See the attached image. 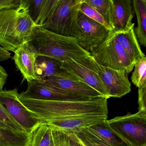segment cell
I'll use <instances>...</instances> for the list:
<instances>
[{"label": "cell", "mask_w": 146, "mask_h": 146, "mask_svg": "<svg viewBox=\"0 0 146 146\" xmlns=\"http://www.w3.org/2000/svg\"><path fill=\"white\" fill-rule=\"evenodd\" d=\"M17 88L2 90L0 92V103L18 124L32 134L44 122L21 102Z\"/></svg>", "instance_id": "7"}, {"label": "cell", "mask_w": 146, "mask_h": 146, "mask_svg": "<svg viewBox=\"0 0 146 146\" xmlns=\"http://www.w3.org/2000/svg\"><path fill=\"white\" fill-rule=\"evenodd\" d=\"M111 26L114 32L125 31L131 28L134 23V8L131 0H112Z\"/></svg>", "instance_id": "15"}, {"label": "cell", "mask_w": 146, "mask_h": 146, "mask_svg": "<svg viewBox=\"0 0 146 146\" xmlns=\"http://www.w3.org/2000/svg\"><path fill=\"white\" fill-rule=\"evenodd\" d=\"M132 2L137 19V25L134 29L135 34L139 44L146 47V1L133 0Z\"/></svg>", "instance_id": "21"}, {"label": "cell", "mask_w": 146, "mask_h": 146, "mask_svg": "<svg viewBox=\"0 0 146 146\" xmlns=\"http://www.w3.org/2000/svg\"><path fill=\"white\" fill-rule=\"evenodd\" d=\"M138 94L139 110L146 111V86L139 88Z\"/></svg>", "instance_id": "30"}, {"label": "cell", "mask_w": 146, "mask_h": 146, "mask_svg": "<svg viewBox=\"0 0 146 146\" xmlns=\"http://www.w3.org/2000/svg\"><path fill=\"white\" fill-rule=\"evenodd\" d=\"M61 63L59 60L46 56L37 57L35 67L36 78L42 80L61 72L63 70L61 68Z\"/></svg>", "instance_id": "18"}, {"label": "cell", "mask_w": 146, "mask_h": 146, "mask_svg": "<svg viewBox=\"0 0 146 146\" xmlns=\"http://www.w3.org/2000/svg\"><path fill=\"white\" fill-rule=\"evenodd\" d=\"M8 76L5 68L0 65V92L3 90V87L6 82Z\"/></svg>", "instance_id": "31"}, {"label": "cell", "mask_w": 146, "mask_h": 146, "mask_svg": "<svg viewBox=\"0 0 146 146\" xmlns=\"http://www.w3.org/2000/svg\"><path fill=\"white\" fill-rule=\"evenodd\" d=\"M84 58L76 60L69 59L64 60L61 63V68L78 77L84 82L99 92L102 96L109 99L98 75L87 65Z\"/></svg>", "instance_id": "12"}, {"label": "cell", "mask_w": 146, "mask_h": 146, "mask_svg": "<svg viewBox=\"0 0 146 146\" xmlns=\"http://www.w3.org/2000/svg\"><path fill=\"white\" fill-rule=\"evenodd\" d=\"M19 96L33 100L55 101H80L92 99L68 92L37 78L28 82L26 91L19 94Z\"/></svg>", "instance_id": "9"}, {"label": "cell", "mask_w": 146, "mask_h": 146, "mask_svg": "<svg viewBox=\"0 0 146 146\" xmlns=\"http://www.w3.org/2000/svg\"><path fill=\"white\" fill-rule=\"evenodd\" d=\"M131 75V82L138 88L146 86V57L137 61Z\"/></svg>", "instance_id": "26"}, {"label": "cell", "mask_w": 146, "mask_h": 146, "mask_svg": "<svg viewBox=\"0 0 146 146\" xmlns=\"http://www.w3.org/2000/svg\"><path fill=\"white\" fill-rule=\"evenodd\" d=\"M19 99L45 123L77 115L108 116V99L103 96L80 101L40 100L19 96Z\"/></svg>", "instance_id": "1"}, {"label": "cell", "mask_w": 146, "mask_h": 146, "mask_svg": "<svg viewBox=\"0 0 146 146\" xmlns=\"http://www.w3.org/2000/svg\"><path fill=\"white\" fill-rule=\"evenodd\" d=\"M106 120L87 127L89 130L109 146H127L107 124Z\"/></svg>", "instance_id": "20"}, {"label": "cell", "mask_w": 146, "mask_h": 146, "mask_svg": "<svg viewBox=\"0 0 146 146\" xmlns=\"http://www.w3.org/2000/svg\"><path fill=\"white\" fill-rule=\"evenodd\" d=\"M84 59L90 68L98 75L109 98H121L131 92V84L125 71L100 65L91 56Z\"/></svg>", "instance_id": "8"}, {"label": "cell", "mask_w": 146, "mask_h": 146, "mask_svg": "<svg viewBox=\"0 0 146 146\" xmlns=\"http://www.w3.org/2000/svg\"><path fill=\"white\" fill-rule=\"evenodd\" d=\"M50 128L54 146H84L72 132H65Z\"/></svg>", "instance_id": "24"}, {"label": "cell", "mask_w": 146, "mask_h": 146, "mask_svg": "<svg viewBox=\"0 0 146 146\" xmlns=\"http://www.w3.org/2000/svg\"><path fill=\"white\" fill-rule=\"evenodd\" d=\"M78 22L82 37L81 46L90 53L101 43L111 31L87 17L80 10Z\"/></svg>", "instance_id": "10"}, {"label": "cell", "mask_w": 146, "mask_h": 146, "mask_svg": "<svg viewBox=\"0 0 146 146\" xmlns=\"http://www.w3.org/2000/svg\"><path fill=\"white\" fill-rule=\"evenodd\" d=\"M36 26L29 14L28 0L17 9L0 11V46L14 52L29 41Z\"/></svg>", "instance_id": "3"}, {"label": "cell", "mask_w": 146, "mask_h": 146, "mask_svg": "<svg viewBox=\"0 0 146 146\" xmlns=\"http://www.w3.org/2000/svg\"><path fill=\"white\" fill-rule=\"evenodd\" d=\"M90 54L97 64L102 66L117 70H124L128 74L134 69L135 63L116 40L113 31Z\"/></svg>", "instance_id": "6"}, {"label": "cell", "mask_w": 146, "mask_h": 146, "mask_svg": "<svg viewBox=\"0 0 146 146\" xmlns=\"http://www.w3.org/2000/svg\"><path fill=\"white\" fill-rule=\"evenodd\" d=\"M106 122L127 146H146V111L129 113Z\"/></svg>", "instance_id": "5"}, {"label": "cell", "mask_w": 146, "mask_h": 146, "mask_svg": "<svg viewBox=\"0 0 146 146\" xmlns=\"http://www.w3.org/2000/svg\"><path fill=\"white\" fill-rule=\"evenodd\" d=\"M22 1L23 0H0V11L17 9Z\"/></svg>", "instance_id": "29"}, {"label": "cell", "mask_w": 146, "mask_h": 146, "mask_svg": "<svg viewBox=\"0 0 146 146\" xmlns=\"http://www.w3.org/2000/svg\"><path fill=\"white\" fill-rule=\"evenodd\" d=\"M29 42L38 57L46 56L63 62L69 59L74 60L90 56L77 39L50 32L41 26H36Z\"/></svg>", "instance_id": "2"}, {"label": "cell", "mask_w": 146, "mask_h": 146, "mask_svg": "<svg viewBox=\"0 0 146 146\" xmlns=\"http://www.w3.org/2000/svg\"><path fill=\"white\" fill-rule=\"evenodd\" d=\"M71 132L74 134L84 146H109L90 132L87 127L82 128Z\"/></svg>", "instance_id": "25"}, {"label": "cell", "mask_w": 146, "mask_h": 146, "mask_svg": "<svg viewBox=\"0 0 146 146\" xmlns=\"http://www.w3.org/2000/svg\"><path fill=\"white\" fill-rule=\"evenodd\" d=\"M135 24L125 31L114 32L116 40L122 46L131 59L135 64L145 57L135 34Z\"/></svg>", "instance_id": "16"}, {"label": "cell", "mask_w": 146, "mask_h": 146, "mask_svg": "<svg viewBox=\"0 0 146 146\" xmlns=\"http://www.w3.org/2000/svg\"><path fill=\"white\" fill-rule=\"evenodd\" d=\"M52 142L51 128L43 123L32 134L30 146H51Z\"/></svg>", "instance_id": "22"}, {"label": "cell", "mask_w": 146, "mask_h": 146, "mask_svg": "<svg viewBox=\"0 0 146 146\" xmlns=\"http://www.w3.org/2000/svg\"><path fill=\"white\" fill-rule=\"evenodd\" d=\"M32 135L8 129L0 124V146H30Z\"/></svg>", "instance_id": "19"}, {"label": "cell", "mask_w": 146, "mask_h": 146, "mask_svg": "<svg viewBox=\"0 0 146 146\" xmlns=\"http://www.w3.org/2000/svg\"><path fill=\"white\" fill-rule=\"evenodd\" d=\"M83 0H54L52 7L42 25L50 32L78 40L81 46L82 35L78 16Z\"/></svg>", "instance_id": "4"}, {"label": "cell", "mask_w": 146, "mask_h": 146, "mask_svg": "<svg viewBox=\"0 0 146 146\" xmlns=\"http://www.w3.org/2000/svg\"><path fill=\"white\" fill-rule=\"evenodd\" d=\"M107 116L86 114L65 118L46 123L50 127L61 131L71 132L88 127L107 119Z\"/></svg>", "instance_id": "13"}, {"label": "cell", "mask_w": 146, "mask_h": 146, "mask_svg": "<svg viewBox=\"0 0 146 146\" xmlns=\"http://www.w3.org/2000/svg\"><path fill=\"white\" fill-rule=\"evenodd\" d=\"M54 1V0H28L29 14L36 26H42Z\"/></svg>", "instance_id": "17"}, {"label": "cell", "mask_w": 146, "mask_h": 146, "mask_svg": "<svg viewBox=\"0 0 146 146\" xmlns=\"http://www.w3.org/2000/svg\"><path fill=\"white\" fill-rule=\"evenodd\" d=\"M42 80L48 84L79 95L91 98L102 96L99 92L84 82L78 77L64 69L56 75L45 78Z\"/></svg>", "instance_id": "11"}, {"label": "cell", "mask_w": 146, "mask_h": 146, "mask_svg": "<svg viewBox=\"0 0 146 146\" xmlns=\"http://www.w3.org/2000/svg\"><path fill=\"white\" fill-rule=\"evenodd\" d=\"M0 124L6 129L17 132H26L10 116L0 103ZM27 133V132H26Z\"/></svg>", "instance_id": "27"}, {"label": "cell", "mask_w": 146, "mask_h": 146, "mask_svg": "<svg viewBox=\"0 0 146 146\" xmlns=\"http://www.w3.org/2000/svg\"><path fill=\"white\" fill-rule=\"evenodd\" d=\"M84 1L96 10L112 28V0H84Z\"/></svg>", "instance_id": "23"}, {"label": "cell", "mask_w": 146, "mask_h": 146, "mask_svg": "<svg viewBox=\"0 0 146 146\" xmlns=\"http://www.w3.org/2000/svg\"><path fill=\"white\" fill-rule=\"evenodd\" d=\"M13 59L18 69L27 82L36 79L35 62L38 57L29 41L26 42L14 52Z\"/></svg>", "instance_id": "14"}, {"label": "cell", "mask_w": 146, "mask_h": 146, "mask_svg": "<svg viewBox=\"0 0 146 146\" xmlns=\"http://www.w3.org/2000/svg\"><path fill=\"white\" fill-rule=\"evenodd\" d=\"M51 146H54V143L53 141V139L52 142V145H51Z\"/></svg>", "instance_id": "32"}, {"label": "cell", "mask_w": 146, "mask_h": 146, "mask_svg": "<svg viewBox=\"0 0 146 146\" xmlns=\"http://www.w3.org/2000/svg\"><path fill=\"white\" fill-rule=\"evenodd\" d=\"M80 10L90 18L102 25L109 30L112 31V29L106 21L94 8L85 3L84 0L80 6Z\"/></svg>", "instance_id": "28"}]
</instances>
